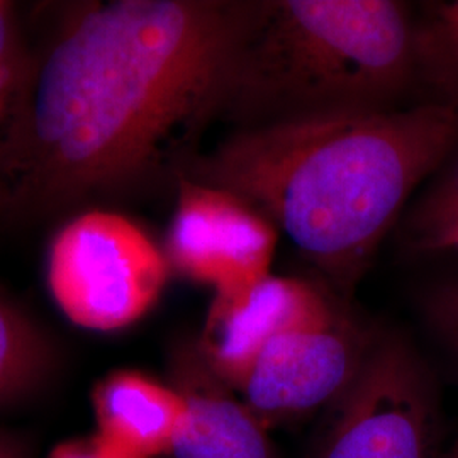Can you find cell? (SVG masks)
<instances>
[{"label":"cell","mask_w":458,"mask_h":458,"mask_svg":"<svg viewBox=\"0 0 458 458\" xmlns=\"http://www.w3.org/2000/svg\"><path fill=\"white\" fill-rule=\"evenodd\" d=\"M49 458H140L123 446L107 440L100 433L87 438H75L53 448Z\"/></svg>","instance_id":"2e32d148"},{"label":"cell","mask_w":458,"mask_h":458,"mask_svg":"<svg viewBox=\"0 0 458 458\" xmlns=\"http://www.w3.org/2000/svg\"><path fill=\"white\" fill-rule=\"evenodd\" d=\"M457 217L458 158L416 202L408 219L410 236L414 245L421 250L428 240Z\"/></svg>","instance_id":"5bb4252c"},{"label":"cell","mask_w":458,"mask_h":458,"mask_svg":"<svg viewBox=\"0 0 458 458\" xmlns=\"http://www.w3.org/2000/svg\"><path fill=\"white\" fill-rule=\"evenodd\" d=\"M166 374L185 403L168 458H277L268 428L209 367L196 336L172 344Z\"/></svg>","instance_id":"9c48e42d"},{"label":"cell","mask_w":458,"mask_h":458,"mask_svg":"<svg viewBox=\"0 0 458 458\" xmlns=\"http://www.w3.org/2000/svg\"><path fill=\"white\" fill-rule=\"evenodd\" d=\"M327 411L318 458H433L435 384L416 348L395 331H377L359 376Z\"/></svg>","instance_id":"5b68a950"},{"label":"cell","mask_w":458,"mask_h":458,"mask_svg":"<svg viewBox=\"0 0 458 458\" xmlns=\"http://www.w3.org/2000/svg\"><path fill=\"white\" fill-rule=\"evenodd\" d=\"M0 458H31L26 443L11 433L0 431Z\"/></svg>","instance_id":"ac0fdd59"},{"label":"cell","mask_w":458,"mask_h":458,"mask_svg":"<svg viewBox=\"0 0 458 458\" xmlns=\"http://www.w3.org/2000/svg\"><path fill=\"white\" fill-rule=\"evenodd\" d=\"M31 28L22 9L0 0V181L5 149L16 121L19 102L31 62ZM0 225H2V182H0Z\"/></svg>","instance_id":"4fadbf2b"},{"label":"cell","mask_w":458,"mask_h":458,"mask_svg":"<svg viewBox=\"0 0 458 458\" xmlns=\"http://www.w3.org/2000/svg\"><path fill=\"white\" fill-rule=\"evenodd\" d=\"M164 250L124 214L94 208L55 233L47 284L58 310L77 327L111 333L155 308L170 278Z\"/></svg>","instance_id":"277c9868"},{"label":"cell","mask_w":458,"mask_h":458,"mask_svg":"<svg viewBox=\"0 0 458 458\" xmlns=\"http://www.w3.org/2000/svg\"><path fill=\"white\" fill-rule=\"evenodd\" d=\"M425 323L458 376V282H448L428 293L423 301Z\"/></svg>","instance_id":"9a60e30c"},{"label":"cell","mask_w":458,"mask_h":458,"mask_svg":"<svg viewBox=\"0 0 458 458\" xmlns=\"http://www.w3.org/2000/svg\"><path fill=\"white\" fill-rule=\"evenodd\" d=\"M446 458H458V440L454 445V448H452V452H450V455Z\"/></svg>","instance_id":"d6986e66"},{"label":"cell","mask_w":458,"mask_h":458,"mask_svg":"<svg viewBox=\"0 0 458 458\" xmlns=\"http://www.w3.org/2000/svg\"><path fill=\"white\" fill-rule=\"evenodd\" d=\"M418 83L431 87L435 102L458 106V2L438 4L416 24Z\"/></svg>","instance_id":"7c38bea8"},{"label":"cell","mask_w":458,"mask_h":458,"mask_svg":"<svg viewBox=\"0 0 458 458\" xmlns=\"http://www.w3.org/2000/svg\"><path fill=\"white\" fill-rule=\"evenodd\" d=\"M458 145V106L426 102L234 130L183 179L240 197L350 302L416 187Z\"/></svg>","instance_id":"7a4b0ae2"},{"label":"cell","mask_w":458,"mask_h":458,"mask_svg":"<svg viewBox=\"0 0 458 458\" xmlns=\"http://www.w3.org/2000/svg\"><path fill=\"white\" fill-rule=\"evenodd\" d=\"M165 240L170 268L228 291L270 274L278 231L265 216L223 189L182 179Z\"/></svg>","instance_id":"52a82bcc"},{"label":"cell","mask_w":458,"mask_h":458,"mask_svg":"<svg viewBox=\"0 0 458 458\" xmlns=\"http://www.w3.org/2000/svg\"><path fill=\"white\" fill-rule=\"evenodd\" d=\"M377 331L342 302L325 321L270 340L229 387L268 429L302 420L331 408L352 386Z\"/></svg>","instance_id":"8992f818"},{"label":"cell","mask_w":458,"mask_h":458,"mask_svg":"<svg viewBox=\"0 0 458 458\" xmlns=\"http://www.w3.org/2000/svg\"><path fill=\"white\" fill-rule=\"evenodd\" d=\"M342 302L346 301L308 280L268 274L214 293L197 346L214 372L233 386L270 340L325 321Z\"/></svg>","instance_id":"ba28073f"},{"label":"cell","mask_w":458,"mask_h":458,"mask_svg":"<svg viewBox=\"0 0 458 458\" xmlns=\"http://www.w3.org/2000/svg\"><path fill=\"white\" fill-rule=\"evenodd\" d=\"M421 250H455L458 251V217L448 226L438 231L431 240H428Z\"/></svg>","instance_id":"e0dca14e"},{"label":"cell","mask_w":458,"mask_h":458,"mask_svg":"<svg viewBox=\"0 0 458 458\" xmlns=\"http://www.w3.org/2000/svg\"><path fill=\"white\" fill-rule=\"evenodd\" d=\"M98 433L140 458H168L185 420V403L168 382L115 370L92 393Z\"/></svg>","instance_id":"30bf717a"},{"label":"cell","mask_w":458,"mask_h":458,"mask_svg":"<svg viewBox=\"0 0 458 458\" xmlns=\"http://www.w3.org/2000/svg\"><path fill=\"white\" fill-rule=\"evenodd\" d=\"M416 24L394 0H260L221 119L248 130L399 109L418 83Z\"/></svg>","instance_id":"3957f363"},{"label":"cell","mask_w":458,"mask_h":458,"mask_svg":"<svg viewBox=\"0 0 458 458\" xmlns=\"http://www.w3.org/2000/svg\"><path fill=\"white\" fill-rule=\"evenodd\" d=\"M259 0L55 7L2 165V225L177 191L225 109Z\"/></svg>","instance_id":"6da1fadb"},{"label":"cell","mask_w":458,"mask_h":458,"mask_svg":"<svg viewBox=\"0 0 458 458\" xmlns=\"http://www.w3.org/2000/svg\"><path fill=\"white\" fill-rule=\"evenodd\" d=\"M58 365L48 333L0 294V410L22 404L51 382Z\"/></svg>","instance_id":"8fae6325"}]
</instances>
